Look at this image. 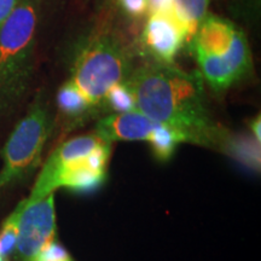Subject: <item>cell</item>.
<instances>
[{
    "instance_id": "1",
    "label": "cell",
    "mask_w": 261,
    "mask_h": 261,
    "mask_svg": "<svg viewBox=\"0 0 261 261\" xmlns=\"http://www.w3.org/2000/svg\"><path fill=\"white\" fill-rule=\"evenodd\" d=\"M125 81L137 112L171 127L184 143L227 151L232 135L212 117L200 73L155 62L132 71Z\"/></svg>"
},
{
    "instance_id": "2",
    "label": "cell",
    "mask_w": 261,
    "mask_h": 261,
    "mask_svg": "<svg viewBox=\"0 0 261 261\" xmlns=\"http://www.w3.org/2000/svg\"><path fill=\"white\" fill-rule=\"evenodd\" d=\"M112 143L97 133L71 138L55 150L35 181L27 203L55 194L60 188L75 192H91L107 177Z\"/></svg>"
},
{
    "instance_id": "3",
    "label": "cell",
    "mask_w": 261,
    "mask_h": 261,
    "mask_svg": "<svg viewBox=\"0 0 261 261\" xmlns=\"http://www.w3.org/2000/svg\"><path fill=\"white\" fill-rule=\"evenodd\" d=\"M200 74L215 92H224L252 69L244 33L228 19L207 16L190 42Z\"/></svg>"
},
{
    "instance_id": "4",
    "label": "cell",
    "mask_w": 261,
    "mask_h": 261,
    "mask_svg": "<svg viewBox=\"0 0 261 261\" xmlns=\"http://www.w3.org/2000/svg\"><path fill=\"white\" fill-rule=\"evenodd\" d=\"M38 0H19L0 31V109L23 96L34 71Z\"/></svg>"
},
{
    "instance_id": "5",
    "label": "cell",
    "mask_w": 261,
    "mask_h": 261,
    "mask_svg": "<svg viewBox=\"0 0 261 261\" xmlns=\"http://www.w3.org/2000/svg\"><path fill=\"white\" fill-rule=\"evenodd\" d=\"M130 74V57L125 45L114 35L102 33L91 38L77 54L70 81L93 108L114 85Z\"/></svg>"
},
{
    "instance_id": "6",
    "label": "cell",
    "mask_w": 261,
    "mask_h": 261,
    "mask_svg": "<svg viewBox=\"0 0 261 261\" xmlns=\"http://www.w3.org/2000/svg\"><path fill=\"white\" fill-rule=\"evenodd\" d=\"M50 130L46 107L38 100L15 127L3 150L4 166L0 171V189L24 177L38 165Z\"/></svg>"
},
{
    "instance_id": "7",
    "label": "cell",
    "mask_w": 261,
    "mask_h": 261,
    "mask_svg": "<svg viewBox=\"0 0 261 261\" xmlns=\"http://www.w3.org/2000/svg\"><path fill=\"white\" fill-rule=\"evenodd\" d=\"M94 133L109 143L119 140L149 143L152 154L160 161H168L177 146L184 143L182 137L171 127L154 121L137 110L103 117L98 121Z\"/></svg>"
},
{
    "instance_id": "8",
    "label": "cell",
    "mask_w": 261,
    "mask_h": 261,
    "mask_svg": "<svg viewBox=\"0 0 261 261\" xmlns=\"http://www.w3.org/2000/svg\"><path fill=\"white\" fill-rule=\"evenodd\" d=\"M56 234L55 194L41 200L25 202L21 219L16 250L22 261H33L34 257L54 242Z\"/></svg>"
},
{
    "instance_id": "9",
    "label": "cell",
    "mask_w": 261,
    "mask_h": 261,
    "mask_svg": "<svg viewBox=\"0 0 261 261\" xmlns=\"http://www.w3.org/2000/svg\"><path fill=\"white\" fill-rule=\"evenodd\" d=\"M184 41H187V35L172 15L171 9L150 14L143 31L142 42L158 63L172 64Z\"/></svg>"
},
{
    "instance_id": "10",
    "label": "cell",
    "mask_w": 261,
    "mask_h": 261,
    "mask_svg": "<svg viewBox=\"0 0 261 261\" xmlns=\"http://www.w3.org/2000/svg\"><path fill=\"white\" fill-rule=\"evenodd\" d=\"M208 6L210 0H174L173 3L171 12L184 29L188 42L208 16Z\"/></svg>"
},
{
    "instance_id": "11",
    "label": "cell",
    "mask_w": 261,
    "mask_h": 261,
    "mask_svg": "<svg viewBox=\"0 0 261 261\" xmlns=\"http://www.w3.org/2000/svg\"><path fill=\"white\" fill-rule=\"evenodd\" d=\"M57 104L61 112L70 117L84 116L90 109H92L89 100L70 80L58 91Z\"/></svg>"
},
{
    "instance_id": "12",
    "label": "cell",
    "mask_w": 261,
    "mask_h": 261,
    "mask_svg": "<svg viewBox=\"0 0 261 261\" xmlns=\"http://www.w3.org/2000/svg\"><path fill=\"white\" fill-rule=\"evenodd\" d=\"M226 154L256 168L260 166V142L249 137H231Z\"/></svg>"
},
{
    "instance_id": "13",
    "label": "cell",
    "mask_w": 261,
    "mask_h": 261,
    "mask_svg": "<svg viewBox=\"0 0 261 261\" xmlns=\"http://www.w3.org/2000/svg\"><path fill=\"white\" fill-rule=\"evenodd\" d=\"M25 200L22 201L16 210L10 214V217L5 220L0 230V256L4 259L16 248L19 230V219H21L22 212H23Z\"/></svg>"
},
{
    "instance_id": "14",
    "label": "cell",
    "mask_w": 261,
    "mask_h": 261,
    "mask_svg": "<svg viewBox=\"0 0 261 261\" xmlns=\"http://www.w3.org/2000/svg\"><path fill=\"white\" fill-rule=\"evenodd\" d=\"M108 107L115 113H127L136 110L135 98L126 81L119 83L108 91L104 99Z\"/></svg>"
},
{
    "instance_id": "15",
    "label": "cell",
    "mask_w": 261,
    "mask_h": 261,
    "mask_svg": "<svg viewBox=\"0 0 261 261\" xmlns=\"http://www.w3.org/2000/svg\"><path fill=\"white\" fill-rule=\"evenodd\" d=\"M33 261H74L65 250V248L57 242H51L46 246Z\"/></svg>"
},
{
    "instance_id": "16",
    "label": "cell",
    "mask_w": 261,
    "mask_h": 261,
    "mask_svg": "<svg viewBox=\"0 0 261 261\" xmlns=\"http://www.w3.org/2000/svg\"><path fill=\"white\" fill-rule=\"evenodd\" d=\"M125 14L132 18H142L148 14V0H116Z\"/></svg>"
},
{
    "instance_id": "17",
    "label": "cell",
    "mask_w": 261,
    "mask_h": 261,
    "mask_svg": "<svg viewBox=\"0 0 261 261\" xmlns=\"http://www.w3.org/2000/svg\"><path fill=\"white\" fill-rule=\"evenodd\" d=\"M19 0H0V31L4 27L10 16L15 11Z\"/></svg>"
},
{
    "instance_id": "18",
    "label": "cell",
    "mask_w": 261,
    "mask_h": 261,
    "mask_svg": "<svg viewBox=\"0 0 261 261\" xmlns=\"http://www.w3.org/2000/svg\"><path fill=\"white\" fill-rule=\"evenodd\" d=\"M174 0H148V12L155 14V12L167 11L172 8Z\"/></svg>"
},
{
    "instance_id": "19",
    "label": "cell",
    "mask_w": 261,
    "mask_h": 261,
    "mask_svg": "<svg viewBox=\"0 0 261 261\" xmlns=\"http://www.w3.org/2000/svg\"><path fill=\"white\" fill-rule=\"evenodd\" d=\"M252 130H253V136L257 142H260V116L255 117L252 122Z\"/></svg>"
},
{
    "instance_id": "20",
    "label": "cell",
    "mask_w": 261,
    "mask_h": 261,
    "mask_svg": "<svg viewBox=\"0 0 261 261\" xmlns=\"http://www.w3.org/2000/svg\"><path fill=\"white\" fill-rule=\"evenodd\" d=\"M0 261H4V259H3V257H2V256H0Z\"/></svg>"
}]
</instances>
